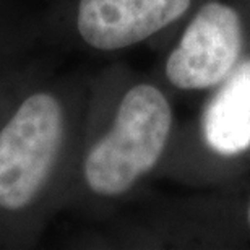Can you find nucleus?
<instances>
[{"label":"nucleus","mask_w":250,"mask_h":250,"mask_svg":"<svg viewBox=\"0 0 250 250\" xmlns=\"http://www.w3.org/2000/svg\"><path fill=\"white\" fill-rule=\"evenodd\" d=\"M65 111L52 91L34 89L0 125V216L34 208L54 176L65 142Z\"/></svg>","instance_id":"1"},{"label":"nucleus","mask_w":250,"mask_h":250,"mask_svg":"<svg viewBox=\"0 0 250 250\" xmlns=\"http://www.w3.org/2000/svg\"><path fill=\"white\" fill-rule=\"evenodd\" d=\"M172 111L161 89L140 83L119 103L111 127L88 149L83 177L99 197L127 193L156 166L167 145Z\"/></svg>","instance_id":"2"},{"label":"nucleus","mask_w":250,"mask_h":250,"mask_svg":"<svg viewBox=\"0 0 250 250\" xmlns=\"http://www.w3.org/2000/svg\"><path fill=\"white\" fill-rule=\"evenodd\" d=\"M242 49V23L228 3H205L166 62V77L181 89L213 88L228 78Z\"/></svg>","instance_id":"3"},{"label":"nucleus","mask_w":250,"mask_h":250,"mask_svg":"<svg viewBox=\"0 0 250 250\" xmlns=\"http://www.w3.org/2000/svg\"><path fill=\"white\" fill-rule=\"evenodd\" d=\"M192 0H80V38L98 51H121L179 20Z\"/></svg>","instance_id":"4"},{"label":"nucleus","mask_w":250,"mask_h":250,"mask_svg":"<svg viewBox=\"0 0 250 250\" xmlns=\"http://www.w3.org/2000/svg\"><path fill=\"white\" fill-rule=\"evenodd\" d=\"M203 133L219 154H241L250 148V61L228 75L203 116Z\"/></svg>","instance_id":"5"},{"label":"nucleus","mask_w":250,"mask_h":250,"mask_svg":"<svg viewBox=\"0 0 250 250\" xmlns=\"http://www.w3.org/2000/svg\"><path fill=\"white\" fill-rule=\"evenodd\" d=\"M247 219H249V226H250V207H249V211H247Z\"/></svg>","instance_id":"6"}]
</instances>
